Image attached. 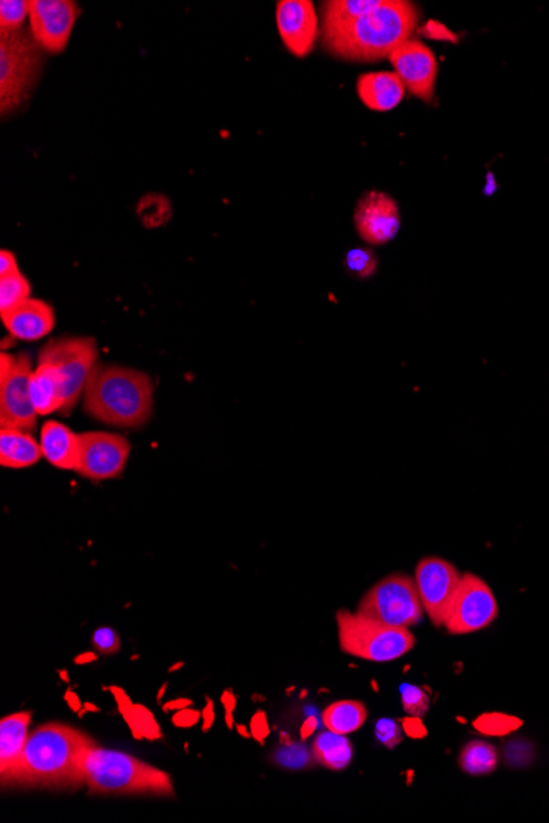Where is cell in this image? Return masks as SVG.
<instances>
[{
	"instance_id": "cell-4",
	"label": "cell",
	"mask_w": 549,
	"mask_h": 823,
	"mask_svg": "<svg viewBox=\"0 0 549 823\" xmlns=\"http://www.w3.org/2000/svg\"><path fill=\"white\" fill-rule=\"evenodd\" d=\"M84 778L96 796H175L173 782L162 769L97 745L86 755Z\"/></svg>"
},
{
	"instance_id": "cell-40",
	"label": "cell",
	"mask_w": 549,
	"mask_h": 823,
	"mask_svg": "<svg viewBox=\"0 0 549 823\" xmlns=\"http://www.w3.org/2000/svg\"><path fill=\"white\" fill-rule=\"evenodd\" d=\"M203 718H204L203 730H204V732H208L209 728L213 727V722H214V707H213V702H211V700H208V705H206V709H204V712H203Z\"/></svg>"
},
{
	"instance_id": "cell-35",
	"label": "cell",
	"mask_w": 549,
	"mask_h": 823,
	"mask_svg": "<svg viewBox=\"0 0 549 823\" xmlns=\"http://www.w3.org/2000/svg\"><path fill=\"white\" fill-rule=\"evenodd\" d=\"M402 728L403 732H405L406 736H410L413 740H423L428 735V730H426L425 723L421 720V717H410L403 718L402 720Z\"/></svg>"
},
{
	"instance_id": "cell-9",
	"label": "cell",
	"mask_w": 549,
	"mask_h": 823,
	"mask_svg": "<svg viewBox=\"0 0 549 823\" xmlns=\"http://www.w3.org/2000/svg\"><path fill=\"white\" fill-rule=\"evenodd\" d=\"M33 368L30 357L0 355V426L32 431L37 426V411L30 396Z\"/></svg>"
},
{
	"instance_id": "cell-38",
	"label": "cell",
	"mask_w": 549,
	"mask_h": 823,
	"mask_svg": "<svg viewBox=\"0 0 549 823\" xmlns=\"http://www.w3.org/2000/svg\"><path fill=\"white\" fill-rule=\"evenodd\" d=\"M268 732H270V730H268L267 718H265L262 712L257 713L254 720H252V735L255 736V740L263 743Z\"/></svg>"
},
{
	"instance_id": "cell-33",
	"label": "cell",
	"mask_w": 549,
	"mask_h": 823,
	"mask_svg": "<svg viewBox=\"0 0 549 823\" xmlns=\"http://www.w3.org/2000/svg\"><path fill=\"white\" fill-rule=\"evenodd\" d=\"M402 732V725L395 722V720H390V718H382V720H379V723L375 725V735H377L382 745L387 746L388 750H393L395 746L402 743Z\"/></svg>"
},
{
	"instance_id": "cell-1",
	"label": "cell",
	"mask_w": 549,
	"mask_h": 823,
	"mask_svg": "<svg viewBox=\"0 0 549 823\" xmlns=\"http://www.w3.org/2000/svg\"><path fill=\"white\" fill-rule=\"evenodd\" d=\"M420 20L415 4L405 0H382L369 14L339 27L324 28V50L357 63H374L392 55L410 40Z\"/></svg>"
},
{
	"instance_id": "cell-14",
	"label": "cell",
	"mask_w": 549,
	"mask_h": 823,
	"mask_svg": "<svg viewBox=\"0 0 549 823\" xmlns=\"http://www.w3.org/2000/svg\"><path fill=\"white\" fill-rule=\"evenodd\" d=\"M388 60L405 88L421 101L430 102L438 79V61L431 48L418 40H406Z\"/></svg>"
},
{
	"instance_id": "cell-2",
	"label": "cell",
	"mask_w": 549,
	"mask_h": 823,
	"mask_svg": "<svg viewBox=\"0 0 549 823\" xmlns=\"http://www.w3.org/2000/svg\"><path fill=\"white\" fill-rule=\"evenodd\" d=\"M96 741L63 723H47L28 736L15 786L78 789L84 761Z\"/></svg>"
},
{
	"instance_id": "cell-21",
	"label": "cell",
	"mask_w": 549,
	"mask_h": 823,
	"mask_svg": "<svg viewBox=\"0 0 549 823\" xmlns=\"http://www.w3.org/2000/svg\"><path fill=\"white\" fill-rule=\"evenodd\" d=\"M42 444L17 428L0 429V465L7 469H27L42 460Z\"/></svg>"
},
{
	"instance_id": "cell-31",
	"label": "cell",
	"mask_w": 549,
	"mask_h": 823,
	"mask_svg": "<svg viewBox=\"0 0 549 823\" xmlns=\"http://www.w3.org/2000/svg\"><path fill=\"white\" fill-rule=\"evenodd\" d=\"M402 692V705L403 710H405L408 715H413V717H423L428 709H430V697L426 694L425 690L421 689L418 686H411V684H405L400 689Z\"/></svg>"
},
{
	"instance_id": "cell-19",
	"label": "cell",
	"mask_w": 549,
	"mask_h": 823,
	"mask_svg": "<svg viewBox=\"0 0 549 823\" xmlns=\"http://www.w3.org/2000/svg\"><path fill=\"white\" fill-rule=\"evenodd\" d=\"M405 89V84L395 71L365 73L357 79V94L370 111L387 112L400 106Z\"/></svg>"
},
{
	"instance_id": "cell-6",
	"label": "cell",
	"mask_w": 549,
	"mask_h": 823,
	"mask_svg": "<svg viewBox=\"0 0 549 823\" xmlns=\"http://www.w3.org/2000/svg\"><path fill=\"white\" fill-rule=\"evenodd\" d=\"M336 620L339 648L354 658L390 663L415 648V636L408 628L385 626L347 610H339Z\"/></svg>"
},
{
	"instance_id": "cell-16",
	"label": "cell",
	"mask_w": 549,
	"mask_h": 823,
	"mask_svg": "<svg viewBox=\"0 0 549 823\" xmlns=\"http://www.w3.org/2000/svg\"><path fill=\"white\" fill-rule=\"evenodd\" d=\"M354 224L360 239L370 245H383L395 239L400 229V211L387 194L370 191L364 194L354 212Z\"/></svg>"
},
{
	"instance_id": "cell-29",
	"label": "cell",
	"mask_w": 549,
	"mask_h": 823,
	"mask_svg": "<svg viewBox=\"0 0 549 823\" xmlns=\"http://www.w3.org/2000/svg\"><path fill=\"white\" fill-rule=\"evenodd\" d=\"M120 712L124 713L125 720L129 722L130 728H132L135 736H139V738L145 736V738H150V740H157V738L162 736L160 728H158V723L155 722L152 713L148 712L145 707L129 704L125 705V707H120Z\"/></svg>"
},
{
	"instance_id": "cell-25",
	"label": "cell",
	"mask_w": 549,
	"mask_h": 823,
	"mask_svg": "<svg viewBox=\"0 0 549 823\" xmlns=\"http://www.w3.org/2000/svg\"><path fill=\"white\" fill-rule=\"evenodd\" d=\"M380 4L382 0H328L323 4V30L354 22Z\"/></svg>"
},
{
	"instance_id": "cell-3",
	"label": "cell",
	"mask_w": 549,
	"mask_h": 823,
	"mask_svg": "<svg viewBox=\"0 0 549 823\" xmlns=\"http://www.w3.org/2000/svg\"><path fill=\"white\" fill-rule=\"evenodd\" d=\"M152 378L135 368L97 364L84 390V411L116 428H142L153 414Z\"/></svg>"
},
{
	"instance_id": "cell-34",
	"label": "cell",
	"mask_w": 549,
	"mask_h": 823,
	"mask_svg": "<svg viewBox=\"0 0 549 823\" xmlns=\"http://www.w3.org/2000/svg\"><path fill=\"white\" fill-rule=\"evenodd\" d=\"M93 646L102 654H114L120 649L119 635L111 628H101L93 636Z\"/></svg>"
},
{
	"instance_id": "cell-10",
	"label": "cell",
	"mask_w": 549,
	"mask_h": 823,
	"mask_svg": "<svg viewBox=\"0 0 549 823\" xmlns=\"http://www.w3.org/2000/svg\"><path fill=\"white\" fill-rule=\"evenodd\" d=\"M415 584L431 623L446 626L461 589V572L446 559L425 557L416 566Z\"/></svg>"
},
{
	"instance_id": "cell-32",
	"label": "cell",
	"mask_w": 549,
	"mask_h": 823,
	"mask_svg": "<svg viewBox=\"0 0 549 823\" xmlns=\"http://www.w3.org/2000/svg\"><path fill=\"white\" fill-rule=\"evenodd\" d=\"M347 268L359 278H367L377 268V258L369 250L356 249L347 253Z\"/></svg>"
},
{
	"instance_id": "cell-30",
	"label": "cell",
	"mask_w": 549,
	"mask_h": 823,
	"mask_svg": "<svg viewBox=\"0 0 549 823\" xmlns=\"http://www.w3.org/2000/svg\"><path fill=\"white\" fill-rule=\"evenodd\" d=\"M30 17L28 0H2L0 2V33L19 32Z\"/></svg>"
},
{
	"instance_id": "cell-37",
	"label": "cell",
	"mask_w": 549,
	"mask_h": 823,
	"mask_svg": "<svg viewBox=\"0 0 549 823\" xmlns=\"http://www.w3.org/2000/svg\"><path fill=\"white\" fill-rule=\"evenodd\" d=\"M199 718H201V713L196 712V710L181 709L180 712H176V715H173V723H175L176 727L190 728L198 723Z\"/></svg>"
},
{
	"instance_id": "cell-27",
	"label": "cell",
	"mask_w": 549,
	"mask_h": 823,
	"mask_svg": "<svg viewBox=\"0 0 549 823\" xmlns=\"http://www.w3.org/2000/svg\"><path fill=\"white\" fill-rule=\"evenodd\" d=\"M32 286L22 273L0 278V314L17 308L32 298Z\"/></svg>"
},
{
	"instance_id": "cell-5",
	"label": "cell",
	"mask_w": 549,
	"mask_h": 823,
	"mask_svg": "<svg viewBox=\"0 0 549 823\" xmlns=\"http://www.w3.org/2000/svg\"><path fill=\"white\" fill-rule=\"evenodd\" d=\"M42 48L25 28L0 33V112L14 114L32 94L42 73Z\"/></svg>"
},
{
	"instance_id": "cell-42",
	"label": "cell",
	"mask_w": 549,
	"mask_h": 823,
	"mask_svg": "<svg viewBox=\"0 0 549 823\" xmlns=\"http://www.w3.org/2000/svg\"><path fill=\"white\" fill-rule=\"evenodd\" d=\"M313 730L314 720L313 718H310V720H308V722L305 723V732H303V738H308V736H310V733L313 732Z\"/></svg>"
},
{
	"instance_id": "cell-36",
	"label": "cell",
	"mask_w": 549,
	"mask_h": 823,
	"mask_svg": "<svg viewBox=\"0 0 549 823\" xmlns=\"http://www.w3.org/2000/svg\"><path fill=\"white\" fill-rule=\"evenodd\" d=\"M19 272V263H17L14 253L9 252V250H2L0 252V278Z\"/></svg>"
},
{
	"instance_id": "cell-41",
	"label": "cell",
	"mask_w": 549,
	"mask_h": 823,
	"mask_svg": "<svg viewBox=\"0 0 549 823\" xmlns=\"http://www.w3.org/2000/svg\"><path fill=\"white\" fill-rule=\"evenodd\" d=\"M191 704V700L188 699H181V700H173V702H168L165 705V710H181L188 707Z\"/></svg>"
},
{
	"instance_id": "cell-8",
	"label": "cell",
	"mask_w": 549,
	"mask_h": 823,
	"mask_svg": "<svg viewBox=\"0 0 549 823\" xmlns=\"http://www.w3.org/2000/svg\"><path fill=\"white\" fill-rule=\"evenodd\" d=\"M99 350L93 337H60L48 342L38 362H47L58 370L63 385V410L70 414L84 396L89 377L99 362Z\"/></svg>"
},
{
	"instance_id": "cell-7",
	"label": "cell",
	"mask_w": 549,
	"mask_h": 823,
	"mask_svg": "<svg viewBox=\"0 0 549 823\" xmlns=\"http://www.w3.org/2000/svg\"><path fill=\"white\" fill-rule=\"evenodd\" d=\"M356 613L392 628H410L421 623L425 608L415 579L408 575L392 574L379 580L362 597Z\"/></svg>"
},
{
	"instance_id": "cell-39",
	"label": "cell",
	"mask_w": 549,
	"mask_h": 823,
	"mask_svg": "<svg viewBox=\"0 0 549 823\" xmlns=\"http://www.w3.org/2000/svg\"><path fill=\"white\" fill-rule=\"evenodd\" d=\"M221 700L222 704H224V707H226L227 725H229V728H232L234 727V725H232V710L236 709V697H234V695H232L231 692H229V690H226V692L222 694Z\"/></svg>"
},
{
	"instance_id": "cell-13",
	"label": "cell",
	"mask_w": 549,
	"mask_h": 823,
	"mask_svg": "<svg viewBox=\"0 0 549 823\" xmlns=\"http://www.w3.org/2000/svg\"><path fill=\"white\" fill-rule=\"evenodd\" d=\"M78 17L79 7L73 0H30V33L48 53L66 50Z\"/></svg>"
},
{
	"instance_id": "cell-11",
	"label": "cell",
	"mask_w": 549,
	"mask_h": 823,
	"mask_svg": "<svg viewBox=\"0 0 549 823\" xmlns=\"http://www.w3.org/2000/svg\"><path fill=\"white\" fill-rule=\"evenodd\" d=\"M129 456V441L120 434L102 431L79 434V462L74 472L93 482L117 479L124 472Z\"/></svg>"
},
{
	"instance_id": "cell-26",
	"label": "cell",
	"mask_w": 549,
	"mask_h": 823,
	"mask_svg": "<svg viewBox=\"0 0 549 823\" xmlns=\"http://www.w3.org/2000/svg\"><path fill=\"white\" fill-rule=\"evenodd\" d=\"M497 750L485 741H471L462 748L459 766L462 771L472 776H484L497 768Z\"/></svg>"
},
{
	"instance_id": "cell-12",
	"label": "cell",
	"mask_w": 549,
	"mask_h": 823,
	"mask_svg": "<svg viewBox=\"0 0 549 823\" xmlns=\"http://www.w3.org/2000/svg\"><path fill=\"white\" fill-rule=\"evenodd\" d=\"M497 615V598L487 582L474 574H462L461 589L446 621V630L457 636L476 633L494 623Z\"/></svg>"
},
{
	"instance_id": "cell-43",
	"label": "cell",
	"mask_w": 549,
	"mask_h": 823,
	"mask_svg": "<svg viewBox=\"0 0 549 823\" xmlns=\"http://www.w3.org/2000/svg\"><path fill=\"white\" fill-rule=\"evenodd\" d=\"M94 659H96V656H94V654L88 653L84 654V656H81V658L76 659V663L83 664V661H94Z\"/></svg>"
},
{
	"instance_id": "cell-22",
	"label": "cell",
	"mask_w": 549,
	"mask_h": 823,
	"mask_svg": "<svg viewBox=\"0 0 549 823\" xmlns=\"http://www.w3.org/2000/svg\"><path fill=\"white\" fill-rule=\"evenodd\" d=\"M30 396L40 416L63 410V385L58 370L47 362H38L30 378Z\"/></svg>"
},
{
	"instance_id": "cell-17",
	"label": "cell",
	"mask_w": 549,
	"mask_h": 823,
	"mask_svg": "<svg viewBox=\"0 0 549 823\" xmlns=\"http://www.w3.org/2000/svg\"><path fill=\"white\" fill-rule=\"evenodd\" d=\"M30 723V712L14 713L0 720V778L4 786H15L30 736Z\"/></svg>"
},
{
	"instance_id": "cell-24",
	"label": "cell",
	"mask_w": 549,
	"mask_h": 823,
	"mask_svg": "<svg viewBox=\"0 0 549 823\" xmlns=\"http://www.w3.org/2000/svg\"><path fill=\"white\" fill-rule=\"evenodd\" d=\"M367 720V709L359 700H339L324 710L323 722L328 730L339 735L357 732Z\"/></svg>"
},
{
	"instance_id": "cell-28",
	"label": "cell",
	"mask_w": 549,
	"mask_h": 823,
	"mask_svg": "<svg viewBox=\"0 0 549 823\" xmlns=\"http://www.w3.org/2000/svg\"><path fill=\"white\" fill-rule=\"evenodd\" d=\"M474 728L477 732L487 736H505L517 732L522 727L520 718L507 715V713H484L474 720Z\"/></svg>"
},
{
	"instance_id": "cell-18",
	"label": "cell",
	"mask_w": 549,
	"mask_h": 823,
	"mask_svg": "<svg viewBox=\"0 0 549 823\" xmlns=\"http://www.w3.org/2000/svg\"><path fill=\"white\" fill-rule=\"evenodd\" d=\"M10 336L20 341H38L55 327V313L42 299L30 298L17 308L0 314Z\"/></svg>"
},
{
	"instance_id": "cell-20",
	"label": "cell",
	"mask_w": 549,
	"mask_h": 823,
	"mask_svg": "<svg viewBox=\"0 0 549 823\" xmlns=\"http://www.w3.org/2000/svg\"><path fill=\"white\" fill-rule=\"evenodd\" d=\"M43 457L56 469L76 470L79 462V434L60 421H47L40 434Z\"/></svg>"
},
{
	"instance_id": "cell-15",
	"label": "cell",
	"mask_w": 549,
	"mask_h": 823,
	"mask_svg": "<svg viewBox=\"0 0 549 823\" xmlns=\"http://www.w3.org/2000/svg\"><path fill=\"white\" fill-rule=\"evenodd\" d=\"M277 27L283 45L296 58H306L318 38V15L310 0H280L277 4Z\"/></svg>"
},
{
	"instance_id": "cell-23",
	"label": "cell",
	"mask_w": 549,
	"mask_h": 823,
	"mask_svg": "<svg viewBox=\"0 0 549 823\" xmlns=\"http://www.w3.org/2000/svg\"><path fill=\"white\" fill-rule=\"evenodd\" d=\"M313 756L324 768L342 771L351 764L354 748L346 735L326 730L316 736L313 743Z\"/></svg>"
}]
</instances>
